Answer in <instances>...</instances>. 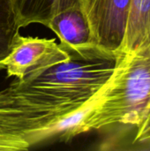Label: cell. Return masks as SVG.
Segmentation results:
<instances>
[{
	"mask_svg": "<svg viewBox=\"0 0 150 151\" xmlns=\"http://www.w3.org/2000/svg\"><path fill=\"white\" fill-rule=\"evenodd\" d=\"M150 113V42L121 53L115 70L85 105L75 136L113 125L137 127Z\"/></svg>",
	"mask_w": 150,
	"mask_h": 151,
	"instance_id": "cell-1",
	"label": "cell"
},
{
	"mask_svg": "<svg viewBox=\"0 0 150 151\" xmlns=\"http://www.w3.org/2000/svg\"><path fill=\"white\" fill-rule=\"evenodd\" d=\"M86 104L17 80L0 90V129L31 148L57 137L62 122Z\"/></svg>",
	"mask_w": 150,
	"mask_h": 151,
	"instance_id": "cell-2",
	"label": "cell"
},
{
	"mask_svg": "<svg viewBox=\"0 0 150 151\" xmlns=\"http://www.w3.org/2000/svg\"><path fill=\"white\" fill-rule=\"evenodd\" d=\"M60 44L69 55L67 59L19 81L86 104L107 83L121 53L97 44L78 49Z\"/></svg>",
	"mask_w": 150,
	"mask_h": 151,
	"instance_id": "cell-3",
	"label": "cell"
},
{
	"mask_svg": "<svg viewBox=\"0 0 150 151\" xmlns=\"http://www.w3.org/2000/svg\"><path fill=\"white\" fill-rule=\"evenodd\" d=\"M69 58L55 39L17 35L10 54L1 63L8 77L22 81Z\"/></svg>",
	"mask_w": 150,
	"mask_h": 151,
	"instance_id": "cell-4",
	"label": "cell"
},
{
	"mask_svg": "<svg viewBox=\"0 0 150 151\" xmlns=\"http://www.w3.org/2000/svg\"><path fill=\"white\" fill-rule=\"evenodd\" d=\"M84 1L96 44L119 53L131 0Z\"/></svg>",
	"mask_w": 150,
	"mask_h": 151,
	"instance_id": "cell-5",
	"label": "cell"
},
{
	"mask_svg": "<svg viewBox=\"0 0 150 151\" xmlns=\"http://www.w3.org/2000/svg\"><path fill=\"white\" fill-rule=\"evenodd\" d=\"M48 27L60 43L78 49L96 44L84 0H57Z\"/></svg>",
	"mask_w": 150,
	"mask_h": 151,
	"instance_id": "cell-6",
	"label": "cell"
},
{
	"mask_svg": "<svg viewBox=\"0 0 150 151\" xmlns=\"http://www.w3.org/2000/svg\"><path fill=\"white\" fill-rule=\"evenodd\" d=\"M150 42V0H131L119 53L133 50Z\"/></svg>",
	"mask_w": 150,
	"mask_h": 151,
	"instance_id": "cell-7",
	"label": "cell"
},
{
	"mask_svg": "<svg viewBox=\"0 0 150 151\" xmlns=\"http://www.w3.org/2000/svg\"><path fill=\"white\" fill-rule=\"evenodd\" d=\"M21 27L19 17L11 0H0V70L1 63L10 54Z\"/></svg>",
	"mask_w": 150,
	"mask_h": 151,
	"instance_id": "cell-8",
	"label": "cell"
},
{
	"mask_svg": "<svg viewBox=\"0 0 150 151\" xmlns=\"http://www.w3.org/2000/svg\"><path fill=\"white\" fill-rule=\"evenodd\" d=\"M57 0H11L19 17L21 27L33 23L48 27Z\"/></svg>",
	"mask_w": 150,
	"mask_h": 151,
	"instance_id": "cell-9",
	"label": "cell"
},
{
	"mask_svg": "<svg viewBox=\"0 0 150 151\" xmlns=\"http://www.w3.org/2000/svg\"><path fill=\"white\" fill-rule=\"evenodd\" d=\"M137 131L134 136L133 142L141 143L150 141V113L149 116L136 127Z\"/></svg>",
	"mask_w": 150,
	"mask_h": 151,
	"instance_id": "cell-10",
	"label": "cell"
},
{
	"mask_svg": "<svg viewBox=\"0 0 150 151\" xmlns=\"http://www.w3.org/2000/svg\"><path fill=\"white\" fill-rule=\"evenodd\" d=\"M4 135L0 133V150L2 149V147H3V144H4Z\"/></svg>",
	"mask_w": 150,
	"mask_h": 151,
	"instance_id": "cell-11",
	"label": "cell"
}]
</instances>
